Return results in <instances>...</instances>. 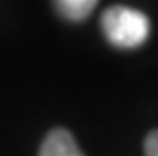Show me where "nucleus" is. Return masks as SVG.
Here are the masks:
<instances>
[{
	"mask_svg": "<svg viewBox=\"0 0 158 156\" xmlns=\"http://www.w3.org/2000/svg\"><path fill=\"white\" fill-rule=\"evenodd\" d=\"M102 31L118 49H136L150 35V20L144 12L128 6H112L102 16Z\"/></svg>",
	"mask_w": 158,
	"mask_h": 156,
	"instance_id": "nucleus-1",
	"label": "nucleus"
},
{
	"mask_svg": "<svg viewBox=\"0 0 158 156\" xmlns=\"http://www.w3.org/2000/svg\"><path fill=\"white\" fill-rule=\"evenodd\" d=\"M39 156H83L69 130L55 128L43 140Z\"/></svg>",
	"mask_w": 158,
	"mask_h": 156,
	"instance_id": "nucleus-2",
	"label": "nucleus"
},
{
	"mask_svg": "<svg viewBox=\"0 0 158 156\" xmlns=\"http://www.w3.org/2000/svg\"><path fill=\"white\" fill-rule=\"evenodd\" d=\"M53 2H55L57 12L73 23L85 20L98 4V0H53Z\"/></svg>",
	"mask_w": 158,
	"mask_h": 156,
	"instance_id": "nucleus-3",
	"label": "nucleus"
},
{
	"mask_svg": "<svg viewBox=\"0 0 158 156\" xmlns=\"http://www.w3.org/2000/svg\"><path fill=\"white\" fill-rule=\"evenodd\" d=\"M144 152H146V156H158V130H154V132H150L146 136Z\"/></svg>",
	"mask_w": 158,
	"mask_h": 156,
	"instance_id": "nucleus-4",
	"label": "nucleus"
}]
</instances>
